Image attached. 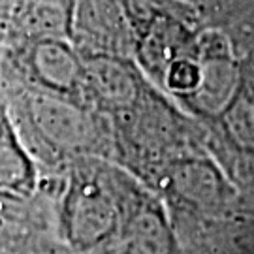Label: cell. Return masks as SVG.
Instances as JSON below:
<instances>
[{
	"instance_id": "1",
	"label": "cell",
	"mask_w": 254,
	"mask_h": 254,
	"mask_svg": "<svg viewBox=\"0 0 254 254\" xmlns=\"http://www.w3.org/2000/svg\"><path fill=\"white\" fill-rule=\"evenodd\" d=\"M64 234L77 253H89L121 232L123 215L115 198L94 177L73 179L63 209Z\"/></svg>"
},
{
	"instance_id": "2",
	"label": "cell",
	"mask_w": 254,
	"mask_h": 254,
	"mask_svg": "<svg viewBox=\"0 0 254 254\" xmlns=\"http://www.w3.org/2000/svg\"><path fill=\"white\" fill-rule=\"evenodd\" d=\"M30 121L47 143L57 149H83L94 141L96 128L91 115L57 94L36 92L27 100Z\"/></svg>"
},
{
	"instance_id": "3",
	"label": "cell",
	"mask_w": 254,
	"mask_h": 254,
	"mask_svg": "<svg viewBox=\"0 0 254 254\" xmlns=\"http://www.w3.org/2000/svg\"><path fill=\"white\" fill-rule=\"evenodd\" d=\"M166 183L173 194L194 207H217L230 198V185L224 173L213 160L201 156L173 160L166 170Z\"/></svg>"
},
{
	"instance_id": "4",
	"label": "cell",
	"mask_w": 254,
	"mask_h": 254,
	"mask_svg": "<svg viewBox=\"0 0 254 254\" xmlns=\"http://www.w3.org/2000/svg\"><path fill=\"white\" fill-rule=\"evenodd\" d=\"M218 119L232 145L254 158V51L239 63L236 91Z\"/></svg>"
},
{
	"instance_id": "5",
	"label": "cell",
	"mask_w": 254,
	"mask_h": 254,
	"mask_svg": "<svg viewBox=\"0 0 254 254\" xmlns=\"http://www.w3.org/2000/svg\"><path fill=\"white\" fill-rule=\"evenodd\" d=\"M123 243L128 254H173L172 228L164 211L154 201H137V205L121 226Z\"/></svg>"
},
{
	"instance_id": "6",
	"label": "cell",
	"mask_w": 254,
	"mask_h": 254,
	"mask_svg": "<svg viewBox=\"0 0 254 254\" xmlns=\"http://www.w3.org/2000/svg\"><path fill=\"white\" fill-rule=\"evenodd\" d=\"M91 91L113 109L132 108L139 98V81L136 72L111 55H98L87 61L83 68Z\"/></svg>"
},
{
	"instance_id": "7",
	"label": "cell",
	"mask_w": 254,
	"mask_h": 254,
	"mask_svg": "<svg viewBox=\"0 0 254 254\" xmlns=\"http://www.w3.org/2000/svg\"><path fill=\"white\" fill-rule=\"evenodd\" d=\"M36 189V168L8 113L0 119V194L28 198Z\"/></svg>"
},
{
	"instance_id": "8",
	"label": "cell",
	"mask_w": 254,
	"mask_h": 254,
	"mask_svg": "<svg viewBox=\"0 0 254 254\" xmlns=\"http://www.w3.org/2000/svg\"><path fill=\"white\" fill-rule=\"evenodd\" d=\"M32 66L38 79L59 92L73 89L83 77V66L73 53L57 42L40 44L32 55Z\"/></svg>"
},
{
	"instance_id": "9",
	"label": "cell",
	"mask_w": 254,
	"mask_h": 254,
	"mask_svg": "<svg viewBox=\"0 0 254 254\" xmlns=\"http://www.w3.org/2000/svg\"><path fill=\"white\" fill-rule=\"evenodd\" d=\"M201 79H203V68H201L200 53L187 55L173 61L162 73L164 87L187 102L198 92Z\"/></svg>"
},
{
	"instance_id": "10",
	"label": "cell",
	"mask_w": 254,
	"mask_h": 254,
	"mask_svg": "<svg viewBox=\"0 0 254 254\" xmlns=\"http://www.w3.org/2000/svg\"><path fill=\"white\" fill-rule=\"evenodd\" d=\"M6 115V111H4V108H2V104H0V119Z\"/></svg>"
},
{
	"instance_id": "11",
	"label": "cell",
	"mask_w": 254,
	"mask_h": 254,
	"mask_svg": "<svg viewBox=\"0 0 254 254\" xmlns=\"http://www.w3.org/2000/svg\"><path fill=\"white\" fill-rule=\"evenodd\" d=\"M79 254H85V253H79Z\"/></svg>"
}]
</instances>
